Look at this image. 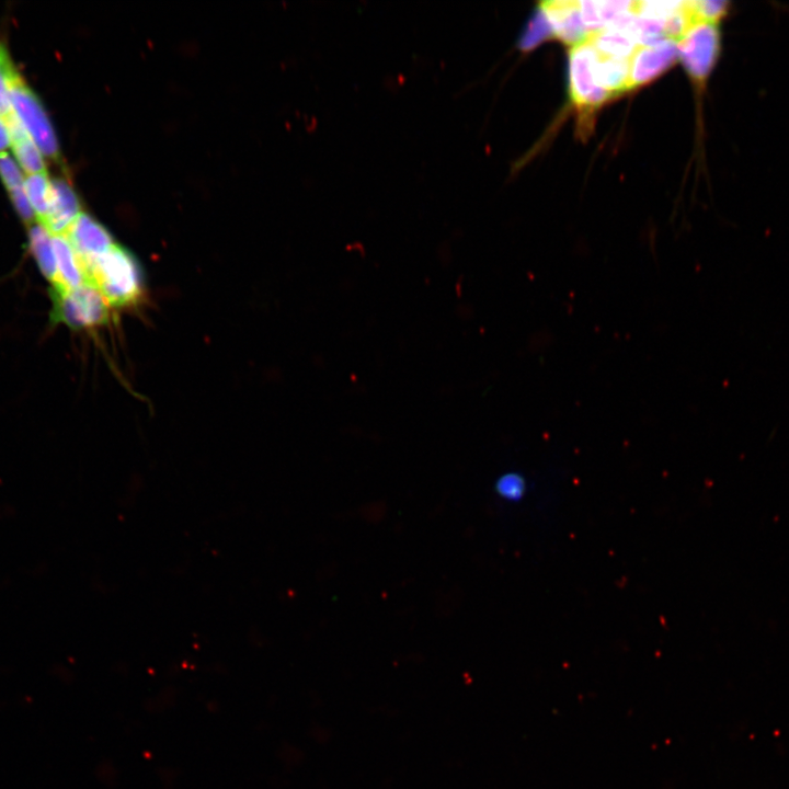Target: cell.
<instances>
[{
    "label": "cell",
    "instance_id": "obj_1",
    "mask_svg": "<svg viewBox=\"0 0 789 789\" xmlns=\"http://www.w3.org/2000/svg\"><path fill=\"white\" fill-rule=\"evenodd\" d=\"M85 284L93 286L111 307H129L142 295V277L135 256L114 244L106 253L82 267Z\"/></svg>",
    "mask_w": 789,
    "mask_h": 789
},
{
    "label": "cell",
    "instance_id": "obj_2",
    "mask_svg": "<svg viewBox=\"0 0 789 789\" xmlns=\"http://www.w3.org/2000/svg\"><path fill=\"white\" fill-rule=\"evenodd\" d=\"M719 23L698 22L676 42L678 59L699 85L708 79L720 54Z\"/></svg>",
    "mask_w": 789,
    "mask_h": 789
},
{
    "label": "cell",
    "instance_id": "obj_3",
    "mask_svg": "<svg viewBox=\"0 0 789 789\" xmlns=\"http://www.w3.org/2000/svg\"><path fill=\"white\" fill-rule=\"evenodd\" d=\"M53 318L72 328H93L104 324L111 306L91 285L83 284L67 293H52Z\"/></svg>",
    "mask_w": 789,
    "mask_h": 789
},
{
    "label": "cell",
    "instance_id": "obj_4",
    "mask_svg": "<svg viewBox=\"0 0 789 789\" xmlns=\"http://www.w3.org/2000/svg\"><path fill=\"white\" fill-rule=\"evenodd\" d=\"M10 100L14 114L42 153L49 158H57L58 142L50 122L38 98L21 77L11 85Z\"/></svg>",
    "mask_w": 789,
    "mask_h": 789
},
{
    "label": "cell",
    "instance_id": "obj_5",
    "mask_svg": "<svg viewBox=\"0 0 789 789\" xmlns=\"http://www.w3.org/2000/svg\"><path fill=\"white\" fill-rule=\"evenodd\" d=\"M594 48L588 41L570 50V95L574 105L584 113L593 112L611 95L601 89L594 79L592 60Z\"/></svg>",
    "mask_w": 789,
    "mask_h": 789
},
{
    "label": "cell",
    "instance_id": "obj_6",
    "mask_svg": "<svg viewBox=\"0 0 789 789\" xmlns=\"http://www.w3.org/2000/svg\"><path fill=\"white\" fill-rule=\"evenodd\" d=\"M678 59L676 42L665 39L654 45L638 46L629 59L628 89L642 85Z\"/></svg>",
    "mask_w": 789,
    "mask_h": 789
},
{
    "label": "cell",
    "instance_id": "obj_7",
    "mask_svg": "<svg viewBox=\"0 0 789 789\" xmlns=\"http://www.w3.org/2000/svg\"><path fill=\"white\" fill-rule=\"evenodd\" d=\"M64 237L77 254L81 267L106 253L115 244L108 231L84 213H80Z\"/></svg>",
    "mask_w": 789,
    "mask_h": 789
},
{
    "label": "cell",
    "instance_id": "obj_8",
    "mask_svg": "<svg viewBox=\"0 0 789 789\" xmlns=\"http://www.w3.org/2000/svg\"><path fill=\"white\" fill-rule=\"evenodd\" d=\"M539 9L545 14L552 34L563 43L573 47L588 39L590 33L582 22L578 1H544Z\"/></svg>",
    "mask_w": 789,
    "mask_h": 789
},
{
    "label": "cell",
    "instance_id": "obj_9",
    "mask_svg": "<svg viewBox=\"0 0 789 789\" xmlns=\"http://www.w3.org/2000/svg\"><path fill=\"white\" fill-rule=\"evenodd\" d=\"M80 213L79 199L72 187L65 180H53L49 210L42 227L50 236H64Z\"/></svg>",
    "mask_w": 789,
    "mask_h": 789
},
{
    "label": "cell",
    "instance_id": "obj_10",
    "mask_svg": "<svg viewBox=\"0 0 789 789\" xmlns=\"http://www.w3.org/2000/svg\"><path fill=\"white\" fill-rule=\"evenodd\" d=\"M56 254L57 274L52 283L53 291L67 293L85 284L77 254L64 236H52Z\"/></svg>",
    "mask_w": 789,
    "mask_h": 789
},
{
    "label": "cell",
    "instance_id": "obj_11",
    "mask_svg": "<svg viewBox=\"0 0 789 789\" xmlns=\"http://www.w3.org/2000/svg\"><path fill=\"white\" fill-rule=\"evenodd\" d=\"M11 138L13 153L27 174L44 172L43 153L14 112L4 117Z\"/></svg>",
    "mask_w": 789,
    "mask_h": 789
},
{
    "label": "cell",
    "instance_id": "obj_12",
    "mask_svg": "<svg viewBox=\"0 0 789 789\" xmlns=\"http://www.w3.org/2000/svg\"><path fill=\"white\" fill-rule=\"evenodd\" d=\"M592 69L596 84L611 96L628 90L629 59L608 57L594 49Z\"/></svg>",
    "mask_w": 789,
    "mask_h": 789
},
{
    "label": "cell",
    "instance_id": "obj_13",
    "mask_svg": "<svg viewBox=\"0 0 789 789\" xmlns=\"http://www.w3.org/2000/svg\"><path fill=\"white\" fill-rule=\"evenodd\" d=\"M587 41L597 53L620 59H630L638 47L627 33L613 28H603L592 33Z\"/></svg>",
    "mask_w": 789,
    "mask_h": 789
},
{
    "label": "cell",
    "instance_id": "obj_14",
    "mask_svg": "<svg viewBox=\"0 0 789 789\" xmlns=\"http://www.w3.org/2000/svg\"><path fill=\"white\" fill-rule=\"evenodd\" d=\"M30 242L41 271L53 283L57 274L53 237L44 227L36 224L30 229Z\"/></svg>",
    "mask_w": 789,
    "mask_h": 789
},
{
    "label": "cell",
    "instance_id": "obj_15",
    "mask_svg": "<svg viewBox=\"0 0 789 789\" xmlns=\"http://www.w3.org/2000/svg\"><path fill=\"white\" fill-rule=\"evenodd\" d=\"M50 184L46 171L27 174L24 178V190L38 225L43 226L49 210Z\"/></svg>",
    "mask_w": 789,
    "mask_h": 789
},
{
    "label": "cell",
    "instance_id": "obj_16",
    "mask_svg": "<svg viewBox=\"0 0 789 789\" xmlns=\"http://www.w3.org/2000/svg\"><path fill=\"white\" fill-rule=\"evenodd\" d=\"M20 78L10 57L0 44V116H8L13 110L10 100L11 85Z\"/></svg>",
    "mask_w": 789,
    "mask_h": 789
},
{
    "label": "cell",
    "instance_id": "obj_17",
    "mask_svg": "<svg viewBox=\"0 0 789 789\" xmlns=\"http://www.w3.org/2000/svg\"><path fill=\"white\" fill-rule=\"evenodd\" d=\"M550 35H553L551 27L545 14L538 8L537 12L529 20L522 33L517 42V46L519 49L527 52L533 49L537 44L545 41Z\"/></svg>",
    "mask_w": 789,
    "mask_h": 789
},
{
    "label": "cell",
    "instance_id": "obj_18",
    "mask_svg": "<svg viewBox=\"0 0 789 789\" xmlns=\"http://www.w3.org/2000/svg\"><path fill=\"white\" fill-rule=\"evenodd\" d=\"M527 483L524 476L516 471L501 474L495 482L498 495L508 502H517L524 498Z\"/></svg>",
    "mask_w": 789,
    "mask_h": 789
},
{
    "label": "cell",
    "instance_id": "obj_19",
    "mask_svg": "<svg viewBox=\"0 0 789 789\" xmlns=\"http://www.w3.org/2000/svg\"><path fill=\"white\" fill-rule=\"evenodd\" d=\"M683 1H633V13L641 18L663 20L676 13Z\"/></svg>",
    "mask_w": 789,
    "mask_h": 789
},
{
    "label": "cell",
    "instance_id": "obj_20",
    "mask_svg": "<svg viewBox=\"0 0 789 789\" xmlns=\"http://www.w3.org/2000/svg\"><path fill=\"white\" fill-rule=\"evenodd\" d=\"M0 174L9 192L24 186L19 165L7 152H0Z\"/></svg>",
    "mask_w": 789,
    "mask_h": 789
},
{
    "label": "cell",
    "instance_id": "obj_21",
    "mask_svg": "<svg viewBox=\"0 0 789 789\" xmlns=\"http://www.w3.org/2000/svg\"><path fill=\"white\" fill-rule=\"evenodd\" d=\"M596 5L604 28L622 13L633 12V1H596Z\"/></svg>",
    "mask_w": 789,
    "mask_h": 789
},
{
    "label": "cell",
    "instance_id": "obj_22",
    "mask_svg": "<svg viewBox=\"0 0 789 789\" xmlns=\"http://www.w3.org/2000/svg\"><path fill=\"white\" fill-rule=\"evenodd\" d=\"M582 22L590 34L604 28L596 1H578Z\"/></svg>",
    "mask_w": 789,
    "mask_h": 789
},
{
    "label": "cell",
    "instance_id": "obj_23",
    "mask_svg": "<svg viewBox=\"0 0 789 789\" xmlns=\"http://www.w3.org/2000/svg\"><path fill=\"white\" fill-rule=\"evenodd\" d=\"M13 204L22 217L28 224H32L35 219L34 211L25 193L24 186L13 190L10 192Z\"/></svg>",
    "mask_w": 789,
    "mask_h": 789
},
{
    "label": "cell",
    "instance_id": "obj_24",
    "mask_svg": "<svg viewBox=\"0 0 789 789\" xmlns=\"http://www.w3.org/2000/svg\"><path fill=\"white\" fill-rule=\"evenodd\" d=\"M10 146L11 138L8 125L4 117L0 116V152H5L4 150Z\"/></svg>",
    "mask_w": 789,
    "mask_h": 789
}]
</instances>
